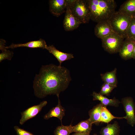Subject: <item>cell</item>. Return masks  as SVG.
I'll use <instances>...</instances> for the list:
<instances>
[{
	"instance_id": "1",
	"label": "cell",
	"mask_w": 135,
	"mask_h": 135,
	"mask_svg": "<svg viewBox=\"0 0 135 135\" xmlns=\"http://www.w3.org/2000/svg\"><path fill=\"white\" fill-rule=\"evenodd\" d=\"M71 80L70 71L66 67L53 64L42 66L33 82L34 95L40 98L52 94L59 98Z\"/></svg>"
},
{
	"instance_id": "2",
	"label": "cell",
	"mask_w": 135,
	"mask_h": 135,
	"mask_svg": "<svg viewBox=\"0 0 135 135\" xmlns=\"http://www.w3.org/2000/svg\"><path fill=\"white\" fill-rule=\"evenodd\" d=\"M91 19L98 23L109 20L115 12L116 3L114 0H87Z\"/></svg>"
},
{
	"instance_id": "3",
	"label": "cell",
	"mask_w": 135,
	"mask_h": 135,
	"mask_svg": "<svg viewBox=\"0 0 135 135\" xmlns=\"http://www.w3.org/2000/svg\"><path fill=\"white\" fill-rule=\"evenodd\" d=\"M66 1L72 14L82 24L89 22L91 15L87 0H66Z\"/></svg>"
},
{
	"instance_id": "4",
	"label": "cell",
	"mask_w": 135,
	"mask_h": 135,
	"mask_svg": "<svg viewBox=\"0 0 135 135\" xmlns=\"http://www.w3.org/2000/svg\"><path fill=\"white\" fill-rule=\"evenodd\" d=\"M131 18L119 11L115 12L109 20L114 32L124 38L127 33Z\"/></svg>"
},
{
	"instance_id": "5",
	"label": "cell",
	"mask_w": 135,
	"mask_h": 135,
	"mask_svg": "<svg viewBox=\"0 0 135 135\" xmlns=\"http://www.w3.org/2000/svg\"><path fill=\"white\" fill-rule=\"evenodd\" d=\"M124 39L114 32L101 39L102 47L106 51L110 54L119 52Z\"/></svg>"
},
{
	"instance_id": "6",
	"label": "cell",
	"mask_w": 135,
	"mask_h": 135,
	"mask_svg": "<svg viewBox=\"0 0 135 135\" xmlns=\"http://www.w3.org/2000/svg\"><path fill=\"white\" fill-rule=\"evenodd\" d=\"M122 103L126 114L125 119L132 126L135 124V104L133 98L128 97L122 98Z\"/></svg>"
},
{
	"instance_id": "7",
	"label": "cell",
	"mask_w": 135,
	"mask_h": 135,
	"mask_svg": "<svg viewBox=\"0 0 135 135\" xmlns=\"http://www.w3.org/2000/svg\"><path fill=\"white\" fill-rule=\"evenodd\" d=\"M67 5L63 21V26L64 30L68 31L77 28L82 23L72 14L67 4Z\"/></svg>"
},
{
	"instance_id": "8",
	"label": "cell",
	"mask_w": 135,
	"mask_h": 135,
	"mask_svg": "<svg viewBox=\"0 0 135 135\" xmlns=\"http://www.w3.org/2000/svg\"><path fill=\"white\" fill-rule=\"evenodd\" d=\"M47 103L46 101H43L39 104L30 107L21 112V116L19 121L20 124L22 125L28 120L35 116Z\"/></svg>"
},
{
	"instance_id": "9",
	"label": "cell",
	"mask_w": 135,
	"mask_h": 135,
	"mask_svg": "<svg viewBox=\"0 0 135 135\" xmlns=\"http://www.w3.org/2000/svg\"><path fill=\"white\" fill-rule=\"evenodd\" d=\"M114 32L109 20L97 23L94 28L95 36L101 39Z\"/></svg>"
},
{
	"instance_id": "10",
	"label": "cell",
	"mask_w": 135,
	"mask_h": 135,
	"mask_svg": "<svg viewBox=\"0 0 135 135\" xmlns=\"http://www.w3.org/2000/svg\"><path fill=\"white\" fill-rule=\"evenodd\" d=\"M135 45V40L126 38L119 52L120 57L126 60L132 58Z\"/></svg>"
},
{
	"instance_id": "11",
	"label": "cell",
	"mask_w": 135,
	"mask_h": 135,
	"mask_svg": "<svg viewBox=\"0 0 135 135\" xmlns=\"http://www.w3.org/2000/svg\"><path fill=\"white\" fill-rule=\"evenodd\" d=\"M67 5L66 0H49L50 11L54 16L57 17L65 12Z\"/></svg>"
},
{
	"instance_id": "12",
	"label": "cell",
	"mask_w": 135,
	"mask_h": 135,
	"mask_svg": "<svg viewBox=\"0 0 135 135\" xmlns=\"http://www.w3.org/2000/svg\"><path fill=\"white\" fill-rule=\"evenodd\" d=\"M58 100L57 105L51 109L44 116V119L48 120L50 118L55 117L58 118L62 122V119L65 115L66 110L61 105L59 98H58Z\"/></svg>"
},
{
	"instance_id": "13",
	"label": "cell",
	"mask_w": 135,
	"mask_h": 135,
	"mask_svg": "<svg viewBox=\"0 0 135 135\" xmlns=\"http://www.w3.org/2000/svg\"><path fill=\"white\" fill-rule=\"evenodd\" d=\"M92 124L89 119L82 121L75 126H72L71 125V132L72 133L75 132L90 134L92 130Z\"/></svg>"
},
{
	"instance_id": "14",
	"label": "cell",
	"mask_w": 135,
	"mask_h": 135,
	"mask_svg": "<svg viewBox=\"0 0 135 135\" xmlns=\"http://www.w3.org/2000/svg\"><path fill=\"white\" fill-rule=\"evenodd\" d=\"M46 49L52 54L57 59L60 63L59 66H61L62 62L66 60H70L74 58L72 54L64 53L57 50L53 45L47 46Z\"/></svg>"
},
{
	"instance_id": "15",
	"label": "cell",
	"mask_w": 135,
	"mask_h": 135,
	"mask_svg": "<svg viewBox=\"0 0 135 135\" xmlns=\"http://www.w3.org/2000/svg\"><path fill=\"white\" fill-rule=\"evenodd\" d=\"M47 46L45 40L40 38L38 40L32 41L25 44H15L12 43L10 45L6 46V47L7 49L25 47L31 48H40L46 49Z\"/></svg>"
},
{
	"instance_id": "16",
	"label": "cell",
	"mask_w": 135,
	"mask_h": 135,
	"mask_svg": "<svg viewBox=\"0 0 135 135\" xmlns=\"http://www.w3.org/2000/svg\"><path fill=\"white\" fill-rule=\"evenodd\" d=\"M92 96L93 97V100L100 101L103 106H111L118 107L120 103L118 100L115 98L112 99H110L95 92H93Z\"/></svg>"
},
{
	"instance_id": "17",
	"label": "cell",
	"mask_w": 135,
	"mask_h": 135,
	"mask_svg": "<svg viewBox=\"0 0 135 135\" xmlns=\"http://www.w3.org/2000/svg\"><path fill=\"white\" fill-rule=\"evenodd\" d=\"M119 12L131 18L135 17V0H128L120 6Z\"/></svg>"
},
{
	"instance_id": "18",
	"label": "cell",
	"mask_w": 135,
	"mask_h": 135,
	"mask_svg": "<svg viewBox=\"0 0 135 135\" xmlns=\"http://www.w3.org/2000/svg\"><path fill=\"white\" fill-rule=\"evenodd\" d=\"M103 106L100 102L89 111L90 118L88 119L92 124L98 125L100 122L101 110Z\"/></svg>"
},
{
	"instance_id": "19",
	"label": "cell",
	"mask_w": 135,
	"mask_h": 135,
	"mask_svg": "<svg viewBox=\"0 0 135 135\" xmlns=\"http://www.w3.org/2000/svg\"><path fill=\"white\" fill-rule=\"evenodd\" d=\"M120 126L118 122L115 121L112 124H108L106 126L102 128L100 134V135H119Z\"/></svg>"
},
{
	"instance_id": "20",
	"label": "cell",
	"mask_w": 135,
	"mask_h": 135,
	"mask_svg": "<svg viewBox=\"0 0 135 135\" xmlns=\"http://www.w3.org/2000/svg\"><path fill=\"white\" fill-rule=\"evenodd\" d=\"M116 68H115L111 72L101 74L102 80L104 82L116 86L118 83L116 75Z\"/></svg>"
},
{
	"instance_id": "21",
	"label": "cell",
	"mask_w": 135,
	"mask_h": 135,
	"mask_svg": "<svg viewBox=\"0 0 135 135\" xmlns=\"http://www.w3.org/2000/svg\"><path fill=\"white\" fill-rule=\"evenodd\" d=\"M6 41L3 39L0 40V50L2 52L0 54V62L6 59L10 60L13 56L14 53L12 51L8 50L6 48Z\"/></svg>"
},
{
	"instance_id": "22",
	"label": "cell",
	"mask_w": 135,
	"mask_h": 135,
	"mask_svg": "<svg viewBox=\"0 0 135 135\" xmlns=\"http://www.w3.org/2000/svg\"><path fill=\"white\" fill-rule=\"evenodd\" d=\"M125 116L119 117L114 116L107 108L106 106H103L101 110L100 122L108 123L114 119H125Z\"/></svg>"
},
{
	"instance_id": "23",
	"label": "cell",
	"mask_w": 135,
	"mask_h": 135,
	"mask_svg": "<svg viewBox=\"0 0 135 135\" xmlns=\"http://www.w3.org/2000/svg\"><path fill=\"white\" fill-rule=\"evenodd\" d=\"M71 125L64 126L62 124L56 127L54 131V135H70L72 133L70 130Z\"/></svg>"
},
{
	"instance_id": "24",
	"label": "cell",
	"mask_w": 135,
	"mask_h": 135,
	"mask_svg": "<svg viewBox=\"0 0 135 135\" xmlns=\"http://www.w3.org/2000/svg\"><path fill=\"white\" fill-rule=\"evenodd\" d=\"M116 86L104 82L102 85L99 93L101 95L109 96L112 90Z\"/></svg>"
},
{
	"instance_id": "25",
	"label": "cell",
	"mask_w": 135,
	"mask_h": 135,
	"mask_svg": "<svg viewBox=\"0 0 135 135\" xmlns=\"http://www.w3.org/2000/svg\"><path fill=\"white\" fill-rule=\"evenodd\" d=\"M127 38L135 40V17L131 18L127 32Z\"/></svg>"
},
{
	"instance_id": "26",
	"label": "cell",
	"mask_w": 135,
	"mask_h": 135,
	"mask_svg": "<svg viewBox=\"0 0 135 135\" xmlns=\"http://www.w3.org/2000/svg\"><path fill=\"white\" fill-rule=\"evenodd\" d=\"M14 128L17 135H34L30 132L21 128L17 126H15Z\"/></svg>"
},
{
	"instance_id": "27",
	"label": "cell",
	"mask_w": 135,
	"mask_h": 135,
	"mask_svg": "<svg viewBox=\"0 0 135 135\" xmlns=\"http://www.w3.org/2000/svg\"><path fill=\"white\" fill-rule=\"evenodd\" d=\"M72 135H90L89 134H82L79 133H76L72 134Z\"/></svg>"
},
{
	"instance_id": "28",
	"label": "cell",
	"mask_w": 135,
	"mask_h": 135,
	"mask_svg": "<svg viewBox=\"0 0 135 135\" xmlns=\"http://www.w3.org/2000/svg\"><path fill=\"white\" fill-rule=\"evenodd\" d=\"M132 58L135 59V45L134 48V50L133 52Z\"/></svg>"
},
{
	"instance_id": "29",
	"label": "cell",
	"mask_w": 135,
	"mask_h": 135,
	"mask_svg": "<svg viewBox=\"0 0 135 135\" xmlns=\"http://www.w3.org/2000/svg\"><path fill=\"white\" fill-rule=\"evenodd\" d=\"M93 135H97V134H96L94 133L93 134Z\"/></svg>"
}]
</instances>
